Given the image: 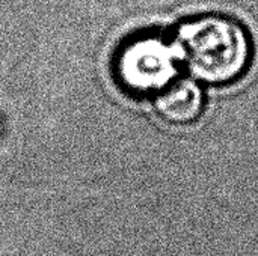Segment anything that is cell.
<instances>
[{
  "label": "cell",
  "mask_w": 258,
  "mask_h": 256,
  "mask_svg": "<svg viewBox=\"0 0 258 256\" xmlns=\"http://www.w3.org/2000/svg\"><path fill=\"white\" fill-rule=\"evenodd\" d=\"M189 72L209 84H231L249 68L252 41L236 18L207 14L183 21L174 44Z\"/></svg>",
  "instance_id": "cell-1"
},
{
  "label": "cell",
  "mask_w": 258,
  "mask_h": 256,
  "mask_svg": "<svg viewBox=\"0 0 258 256\" xmlns=\"http://www.w3.org/2000/svg\"><path fill=\"white\" fill-rule=\"evenodd\" d=\"M177 50L157 36L128 42L118 57V78L125 89L138 94L159 92L177 72Z\"/></svg>",
  "instance_id": "cell-2"
},
{
  "label": "cell",
  "mask_w": 258,
  "mask_h": 256,
  "mask_svg": "<svg viewBox=\"0 0 258 256\" xmlns=\"http://www.w3.org/2000/svg\"><path fill=\"white\" fill-rule=\"evenodd\" d=\"M204 109V94L194 80L180 78L171 81L157 92L154 110L157 116L171 125H189L200 119Z\"/></svg>",
  "instance_id": "cell-3"
}]
</instances>
